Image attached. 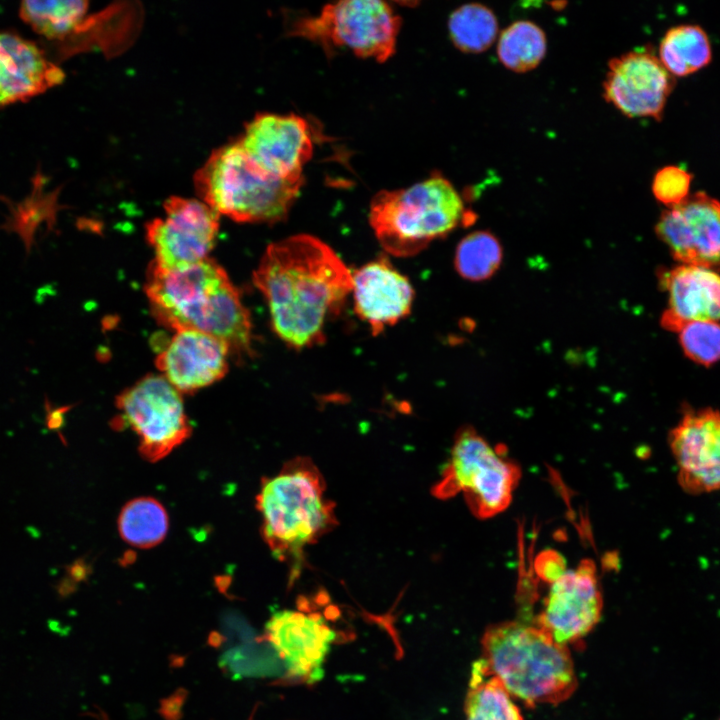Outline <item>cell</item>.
Here are the masks:
<instances>
[{"mask_svg":"<svg viewBox=\"0 0 720 720\" xmlns=\"http://www.w3.org/2000/svg\"><path fill=\"white\" fill-rule=\"evenodd\" d=\"M64 77L38 44L0 30V107L37 96Z\"/></svg>","mask_w":720,"mask_h":720,"instance_id":"cell-19","label":"cell"},{"mask_svg":"<svg viewBox=\"0 0 720 720\" xmlns=\"http://www.w3.org/2000/svg\"><path fill=\"white\" fill-rule=\"evenodd\" d=\"M120 537L131 546L147 549L160 544L169 529V517L155 498L138 497L127 502L118 517Z\"/></svg>","mask_w":720,"mask_h":720,"instance_id":"cell-23","label":"cell"},{"mask_svg":"<svg viewBox=\"0 0 720 720\" xmlns=\"http://www.w3.org/2000/svg\"><path fill=\"white\" fill-rule=\"evenodd\" d=\"M711 56L709 38L697 25L671 28L659 47V60L672 76H686L703 68Z\"/></svg>","mask_w":720,"mask_h":720,"instance_id":"cell-22","label":"cell"},{"mask_svg":"<svg viewBox=\"0 0 720 720\" xmlns=\"http://www.w3.org/2000/svg\"><path fill=\"white\" fill-rule=\"evenodd\" d=\"M680 344L686 356L694 362L710 366L720 360V323L697 321L680 331Z\"/></svg>","mask_w":720,"mask_h":720,"instance_id":"cell-29","label":"cell"},{"mask_svg":"<svg viewBox=\"0 0 720 720\" xmlns=\"http://www.w3.org/2000/svg\"><path fill=\"white\" fill-rule=\"evenodd\" d=\"M230 349L223 341L196 330L175 331L155 364L180 393H192L222 379Z\"/></svg>","mask_w":720,"mask_h":720,"instance_id":"cell-17","label":"cell"},{"mask_svg":"<svg viewBox=\"0 0 720 720\" xmlns=\"http://www.w3.org/2000/svg\"><path fill=\"white\" fill-rule=\"evenodd\" d=\"M680 488L690 495L720 490V410L686 409L668 436Z\"/></svg>","mask_w":720,"mask_h":720,"instance_id":"cell-15","label":"cell"},{"mask_svg":"<svg viewBox=\"0 0 720 720\" xmlns=\"http://www.w3.org/2000/svg\"><path fill=\"white\" fill-rule=\"evenodd\" d=\"M502 260V247L494 235L476 231L464 237L457 246L455 267L467 280L489 278Z\"/></svg>","mask_w":720,"mask_h":720,"instance_id":"cell-27","label":"cell"},{"mask_svg":"<svg viewBox=\"0 0 720 720\" xmlns=\"http://www.w3.org/2000/svg\"><path fill=\"white\" fill-rule=\"evenodd\" d=\"M535 570L544 582L551 583L567 569L561 555L553 551H545L536 559Z\"/></svg>","mask_w":720,"mask_h":720,"instance_id":"cell-31","label":"cell"},{"mask_svg":"<svg viewBox=\"0 0 720 720\" xmlns=\"http://www.w3.org/2000/svg\"><path fill=\"white\" fill-rule=\"evenodd\" d=\"M262 536L280 560L302 559L304 549L336 526L335 504L311 459L296 457L264 478L256 496Z\"/></svg>","mask_w":720,"mask_h":720,"instance_id":"cell-4","label":"cell"},{"mask_svg":"<svg viewBox=\"0 0 720 720\" xmlns=\"http://www.w3.org/2000/svg\"><path fill=\"white\" fill-rule=\"evenodd\" d=\"M87 10L82 0H28L21 2L19 15L37 34L61 40L80 27Z\"/></svg>","mask_w":720,"mask_h":720,"instance_id":"cell-24","label":"cell"},{"mask_svg":"<svg viewBox=\"0 0 720 720\" xmlns=\"http://www.w3.org/2000/svg\"><path fill=\"white\" fill-rule=\"evenodd\" d=\"M547 39L534 22L519 20L507 26L499 35L497 55L509 70L523 73L536 68L544 59Z\"/></svg>","mask_w":720,"mask_h":720,"instance_id":"cell-25","label":"cell"},{"mask_svg":"<svg viewBox=\"0 0 720 720\" xmlns=\"http://www.w3.org/2000/svg\"><path fill=\"white\" fill-rule=\"evenodd\" d=\"M352 281L355 312L369 325L374 336L410 313L413 287L385 256L353 272Z\"/></svg>","mask_w":720,"mask_h":720,"instance_id":"cell-18","label":"cell"},{"mask_svg":"<svg viewBox=\"0 0 720 720\" xmlns=\"http://www.w3.org/2000/svg\"><path fill=\"white\" fill-rule=\"evenodd\" d=\"M250 160L266 174L286 180L304 179L311 159L314 132L296 114L257 113L237 140Z\"/></svg>","mask_w":720,"mask_h":720,"instance_id":"cell-12","label":"cell"},{"mask_svg":"<svg viewBox=\"0 0 720 720\" xmlns=\"http://www.w3.org/2000/svg\"><path fill=\"white\" fill-rule=\"evenodd\" d=\"M70 408L71 406L55 407L47 398H45V425L48 430L57 432L61 439H64L61 435V429L64 425V416Z\"/></svg>","mask_w":720,"mask_h":720,"instance_id":"cell-32","label":"cell"},{"mask_svg":"<svg viewBox=\"0 0 720 720\" xmlns=\"http://www.w3.org/2000/svg\"><path fill=\"white\" fill-rule=\"evenodd\" d=\"M471 218L460 194L440 174L407 188L382 190L374 195L369 209L378 242L398 257L418 254Z\"/></svg>","mask_w":720,"mask_h":720,"instance_id":"cell-5","label":"cell"},{"mask_svg":"<svg viewBox=\"0 0 720 720\" xmlns=\"http://www.w3.org/2000/svg\"><path fill=\"white\" fill-rule=\"evenodd\" d=\"M253 282L263 294L276 335L303 349L325 340L329 316L340 311L352 292V272L322 240L297 234L271 243Z\"/></svg>","mask_w":720,"mask_h":720,"instance_id":"cell-1","label":"cell"},{"mask_svg":"<svg viewBox=\"0 0 720 720\" xmlns=\"http://www.w3.org/2000/svg\"><path fill=\"white\" fill-rule=\"evenodd\" d=\"M487 671L512 697L528 706L560 704L576 690L577 677L568 646L534 623L505 621L487 627L481 638Z\"/></svg>","mask_w":720,"mask_h":720,"instance_id":"cell-3","label":"cell"},{"mask_svg":"<svg viewBox=\"0 0 720 720\" xmlns=\"http://www.w3.org/2000/svg\"><path fill=\"white\" fill-rule=\"evenodd\" d=\"M164 216L145 225L146 240L153 248V261L165 268H178L208 257L219 230L220 215L198 199L172 196L163 205Z\"/></svg>","mask_w":720,"mask_h":720,"instance_id":"cell-10","label":"cell"},{"mask_svg":"<svg viewBox=\"0 0 720 720\" xmlns=\"http://www.w3.org/2000/svg\"><path fill=\"white\" fill-rule=\"evenodd\" d=\"M674 77L648 48L612 58L603 81V96L630 118H662L674 88Z\"/></svg>","mask_w":720,"mask_h":720,"instance_id":"cell-13","label":"cell"},{"mask_svg":"<svg viewBox=\"0 0 720 720\" xmlns=\"http://www.w3.org/2000/svg\"><path fill=\"white\" fill-rule=\"evenodd\" d=\"M656 233L683 265L720 269V202L706 193L665 210Z\"/></svg>","mask_w":720,"mask_h":720,"instance_id":"cell-16","label":"cell"},{"mask_svg":"<svg viewBox=\"0 0 720 720\" xmlns=\"http://www.w3.org/2000/svg\"><path fill=\"white\" fill-rule=\"evenodd\" d=\"M660 283L668 293L665 329L679 332L691 322L720 320V275L714 270L681 264L664 270Z\"/></svg>","mask_w":720,"mask_h":720,"instance_id":"cell-20","label":"cell"},{"mask_svg":"<svg viewBox=\"0 0 720 720\" xmlns=\"http://www.w3.org/2000/svg\"><path fill=\"white\" fill-rule=\"evenodd\" d=\"M454 46L465 53H481L491 47L498 36L494 12L479 3H469L454 10L448 21Z\"/></svg>","mask_w":720,"mask_h":720,"instance_id":"cell-26","label":"cell"},{"mask_svg":"<svg viewBox=\"0 0 720 720\" xmlns=\"http://www.w3.org/2000/svg\"><path fill=\"white\" fill-rule=\"evenodd\" d=\"M119 411L113 427L130 428L139 438V452L157 462L192 434L181 393L160 375L149 374L115 399Z\"/></svg>","mask_w":720,"mask_h":720,"instance_id":"cell-9","label":"cell"},{"mask_svg":"<svg viewBox=\"0 0 720 720\" xmlns=\"http://www.w3.org/2000/svg\"><path fill=\"white\" fill-rule=\"evenodd\" d=\"M521 471L504 448L492 446L471 426L455 436L450 456L432 494L448 499L462 494L474 516L488 519L510 505Z\"/></svg>","mask_w":720,"mask_h":720,"instance_id":"cell-7","label":"cell"},{"mask_svg":"<svg viewBox=\"0 0 720 720\" xmlns=\"http://www.w3.org/2000/svg\"><path fill=\"white\" fill-rule=\"evenodd\" d=\"M200 200L219 215L241 223L283 221L304 179L286 180L260 170L238 141L211 153L193 178Z\"/></svg>","mask_w":720,"mask_h":720,"instance_id":"cell-6","label":"cell"},{"mask_svg":"<svg viewBox=\"0 0 720 720\" xmlns=\"http://www.w3.org/2000/svg\"><path fill=\"white\" fill-rule=\"evenodd\" d=\"M67 572L72 580L81 581L88 574V566L83 560H76L67 566Z\"/></svg>","mask_w":720,"mask_h":720,"instance_id":"cell-33","label":"cell"},{"mask_svg":"<svg viewBox=\"0 0 720 720\" xmlns=\"http://www.w3.org/2000/svg\"><path fill=\"white\" fill-rule=\"evenodd\" d=\"M603 598L596 565L583 559L549 583L542 608L533 623L559 644L585 637L599 622Z\"/></svg>","mask_w":720,"mask_h":720,"instance_id":"cell-11","label":"cell"},{"mask_svg":"<svg viewBox=\"0 0 720 720\" xmlns=\"http://www.w3.org/2000/svg\"><path fill=\"white\" fill-rule=\"evenodd\" d=\"M100 720H108V719L104 718V719H100Z\"/></svg>","mask_w":720,"mask_h":720,"instance_id":"cell-34","label":"cell"},{"mask_svg":"<svg viewBox=\"0 0 720 720\" xmlns=\"http://www.w3.org/2000/svg\"><path fill=\"white\" fill-rule=\"evenodd\" d=\"M691 179V174L680 167H664L654 176L653 194L657 200L672 207L688 197Z\"/></svg>","mask_w":720,"mask_h":720,"instance_id":"cell-30","label":"cell"},{"mask_svg":"<svg viewBox=\"0 0 720 720\" xmlns=\"http://www.w3.org/2000/svg\"><path fill=\"white\" fill-rule=\"evenodd\" d=\"M465 720H523L512 696L486 669L474 662L465 699Z\"/></svg>","mask_w":720,"mask_h":720,"instance_id":"cell-21","label":"cell"},{"mask_svg":"<svg viewBox=\"0 0 720 720\" xmlns=\"http://www.w3.org/2000/svg\"><path fill=\"white\" fill-rule=\"evenodd\" d=\"M144 291L153 317L170 330H196L220 339L233 356L253 354L252 322L238 289L214 259L165 268L149 264Z\"/></svg>","mask_w":720,"mask_h":720,"instance_id":"cell-2","label":"cell"},{"mask_svg":"<svg viewBox=\"0 0 720 720\" xmlns=\"http://www.w3.org/2000/svg\"><path fill=\"white\" fill-rule=\"evenodd\" d=\"M336 631L317 612L280 610L265 625L264 640L280 658L289 680L313 684L323 675V665Z\"/></svg>","mask_w":720,"mask_h":720,"instance_id":"cell-14","label":"cell"},{"mask_svg":"<svg viewBox=\"0 0 720 720\" xmlns=\"http://www.w3.org/2000/svg\"><path fill=\"white\" fill-rule=\"evenodd\" d=\"M400 27V16L387 2L344 0L317 15L298 16L288 34L319 45L327 55L343 48L381 63L394 54Z\"/></svg>","mask_w":720,"mask_h":720,"instance_id":"cell-8","label":"cell"},{"mask_svg":"<svg viewBox=\"0 0 720 720\" xmlns=\"http://www.w3.org/2000/svg\"><path fill=\"white\" fill-rule=\"evenodd\" d=\"M56 210L54 199L29 201L12 209L11 215L0 228L18 234L28 256L35 242L34 236L37 227L45 221L48 223V228L52 229Z\"/></svg>","mask_w":720,"mask_h":720,"instance_id":"cell-28","label":"cell"}]
</instances>
